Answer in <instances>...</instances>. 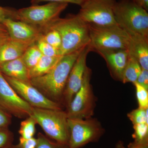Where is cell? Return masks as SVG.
Instances as JSON below:
<instances>
[{"label": "cell", "mask_w": 148, "mask_h": 148, "mask_svg": "<svg viewBox=\"0 0 148 148\" xmlns=\"http://www.w3.org/2000/svg\"><path fill=\"white\" fill-rule=\"evenodd\" d=\"M127 50L129 55L138 61L142 69L148 70V37L129 34Z\"/></svg>", "instance_id": "cell-15"}, {"label": "cell", "mask_w": 148, "mask_h": 148, "mask_svg": "<svg viewBox=\"0 0 148 148\" xmlns=\"http://www.w3.org/2000/svg\"><path fill=\"white\" fill-rule=\"evenodd\" d=\"M97 53L106 61L111 76L114 79L121 82L129 55L127 49L104 51Z\"/></svg>", "instance_id": "cell-14"}, {"label": "cell", "mask_w": 148, "mask_h": 148, "mask_svg": "<svg viewBox=\"0 0 148 148\" xmlns=\"http://www.w3.org/2000/svg\"><path fill=\"white\" fill-rule=\"evenodd\" d=\"M114 12L117 24L127 33L148 37L147 11L132 0H120L116 2Z\"/></svg>", "instance_id": "cell-4"}, {"label": "cell", "mask_w": 148, "mask_h": 148, "mask_svg": "<svg viewBox=\"0 0 148 148\" xmlns=\"http://www.w3.org/2000/svg\"><path fill=\"white\" fill-rule=\"evenodd\" d=\"M82 50L63 56L47 73L31 79V84L48 99L61 104L69 74Z\"/></svg>", "instance_id": "cell-2"}, {"label": "cell", "mask_w": 148, "mask_h": 148, "mask_svg": "<svg viewBox=\"0 0 148 148\" xmlns=\"http://www.w3.org/2000/svg\"><path fill=\"white\" fill-rule=\"evenodd\" d=\"M41 32L55 30L59 33L62 43L59 49L61 56L81 50L90 43L89 26L77 14L60 17L40 29Z\"/></svg>", "instance_id": "cell-1"}, {"label": "cell", "mask_w": 148, "mask_h": 148, "mask_svg": "<svg viewBox=\"0 0 148 148\" xmlns=\"http://www.w3.org/2000/svg\"><path fill=\"white\" fill-rule=\"evenodd\" d=\"M136 82L148 90V70L142 69Z\"/></svg>", "instance_id": "cell-33"}, {"label": "cell", "mask_w": 148, "mask_h": 148, "mask_svg": "<svg viewBox=\"0 0 148 148\" xmlns=\"http://www.w3.org/2000/svg\"><path fill=\"white\" fill-rule=\"evenodd\" d=\"M4 148H19V147H18V145H14L13 144H12L11 145Z\"/></svg>", "instance_id": "cell-39"}, {"label": "cell", "mask_w": 148, "mask_h": 148, "mask_svg": "<svg viewBox=\"0 0 148 148\" xmlns=\"http://www.w3.org/2000/svg\"><path fill=\"white\" fill-rule=\"evenodd\" d=\"M35 44L39 49L43 55L48 56H61L59 50L53 47L40 37Z\"/></svg>", "instance_id": "cell-26"}, {"label": "cell", "mask_w": 148, "mask_h": 148, "mask_svg": "<svg viewBox=\"0 0 148 148\" xmlns=\"http://www.w3.org/2000/svg\"><path fill=\"white\" fill-rule=\"evenodd\" d=\"M10 39L8 32H0V46Z\"/></svg>", "instance_id": "cell-36"}, {"label": "cell", "mask_w": 148, "mask_h": 148, "mask_svg": "<svg viewBox=\"0 0 148 148\" xmlns=\"http://www.w3.org/2000/svg\"><path fill=\"white\" fill-rule=\"evenodd\" d=\"M7 18L17 20V10L0 6V23L2 24L3 21Z\"/></svg>", "instance_id": "cell-29"}, {"label": "cell", "mask_w": 148, "mask_h": 148, "mask_svg": "<svg viewBox=\"0 0 148 148\" xmlns=\"http://www.w3.org/2000/svg\"><path fill=\"white\" fill-rule=\"evenodd\" d=\"M14 140V135L8 127H0V148L11 145Z\"/></svg>", "instance_id": "cell-28"}, {"label": "cell", "mask_w": 148, "mask_h": 148, "mask_svg": "<svg viewBox=\"0 0 148 148\" xmlns=\"http://www.w3.org/2000/svg\"><path fill=\"white\" fill-rule=\"evenodd\" d=\"M91 74V69L87 67L81 87L66 107L68 118L85 119L94 115L97 99L90 84Z\"/></svg>", "instance_id": "cell-7"}, {"label": "cell", "mask_w": 148, "mask_h": 148, "mask_svg": "<svg viewBox=\"0 0 148 148\" xmlns=\"http://www.w3.org/2000/svg\"><path fill=\"white\" fill-rule=\"evenodd\" d=\"M36 148H69L68 145L53 142L41 132L38 134Z\"/></svg>", "instance_id": "cell-25"}, {"label": "cell", "mask_w": 148, "mask_h": 148, "mask_svg": "<svg viewBox=\"0 0 148 148\" xmlns=\"http://www.w3.org/2000/svg\"><path fill=\"white\" fill-rule=\"evenodd\" d=\"M133 128V142L138 144L148 143V124L143 123L134 125Z\"/></svg>", "instance_id": "cell-22"}, {"label": "cell", "mask_w": 148, "mask_h": 148, "mask_svg": "<svg viewBox=\"0 0 148 148\" xmlns=\"http://www.w3.org/2000/svg\"><path fill=\"white\" fill-rule=\"evenodd\" d=\"M0 106L18 119L31 116L33 107L18 95L0 72Z\"/></svg>", "instance_id": "cell-10"}, {"label": "cell", "mask_w": 148, "mask_h": 148, "mask_svg": "<svg viewBox=\"0 0 148 148\" xmlns=\"http://www.w3.org/2000/svg\"><path fill=\"white\" fill-rule=\"evenodd\" d=\"M136 88V96L139 105L138 108H148V90L135 82L133 83Z\"/></svg>", "instance_id": "cell-27"}, {"label": "cell", "mask_w": 148, "mask_h": 148, "mask_svg": "<svg viewBox=\"0 0 148 148\" xmlns=\"http://www.w3.org/2000/svg\"><path fill=\"white\" fill-rule=\"evenodd\" d=\"M0 72L14 79L30 82L29 70L21 57L0 64Z\"/></svg>", "instance_id": "cell-16"}, {"label": "cell", "mask_w": 148, "mask_h": 148, "mask_svg": "<svg viewBox=\"0 0 148 148\" xmlns=\"http://www.w3.org/2000/svg\"><path fill=\"white\" fill-rule=\"evenodd\" d=\"M137 5L146 10H148V0H132Z\"/></svg>", "instance_id": "cell-34"}, {"label": "cell", "mask_w": 148, "mask_h": 148, "mask_svg": "<svg viewBox=\"0 0 148 148\" xmlns=\"http://www.w3.org/2000/svg\"><path fill=\"white\" fill-rule=\"evenodd\" d=\"M37 138H33L29 139H24L20 137L18 146L19 148H36Z\"/></svg>", "instance_id": "cell-31"}, {"label": "cell", "mask_w": 148, "mask_h": 148, "mask_svg": "<svg viewBox=\"0 0 148 148\" xmlns=\"http://www.w3.org/2000/svg\"><path fill=\"white\" fill-rule=\"evenodd\" d=\"M30 45L9 39L0 46V64L20 58Z\"/></svg>", "instance_id": "cell-17"}, {"label": "cell", "mask_w": 148, "mask_h": 148, "mask_svg": "<svg viewBox=\"0 0 148 148\" xmlns=\"http://www.w3.org/2000/svg\"><path fill=\"white\" fill-rule=\"evenodd\" d=\"M115 148H128L124 146V143L123 142L121 141H119V142L117 143L115 147Z\"/></svg>", "instance_id": "cell-37"}, {"label": "cell", "mask_w": 148, "mask_h": 148, "mask_svg": "<svg viewBox=\"0 0 148 148\" xmlns=\"http://www.w3.org/2000/svg\"><path fill=\"white\" fill-rule=\"evenodd\" d=\"M91 51L89 45L84 48L70 72L62 98V103L67 107L82 85L86 66V58Z\"/></svg>", "instance_id": "cell-12"}, {"label": "cell", "mask_w": 148, "mask_h": 148, "mask_svg": "<svg viewBox=\"0 0 148 148\" xmlns=\"http://www.w3.org/2000/svg\"><path fill=\"white\" fill-rule=\"evenodd\" d=\"M67 3L49 2L44 5H32L17 10V20L40 29L59 18L68 6Z\"/></svg>", "instance_id": "cell-8"}, {"label": "cell", "mask_w": 148, "mask_h": 148, "mask_svg": "<svg viewBox=\"0 0 148 148\" xmlns=\"http://www.w3.org/2000/svg\"><path fill=\"white\" fill-rule=\"evenodd\" d=\"M12 119V115L0 106V127H8Z\"/></svg>", "instance_id": "cell-30"}, {"label": "cell", "mask_w": 148, "mask_h": 148, "mask_svg": "<svg viewBox=\"0 0 148 148\" xmlns=\"http://www.w3.org/2000/svg\"><path fill=\"white\" fill-rule=\"evenodd\" d=\"M36 121L32 116L25 118L20 123L18 131L20 137L24 139L34 138L36 133Z\"/></svg>", "instance_id": "cell-21"}, {"label": "cell", "mask_w": 148, "mask_h": 148, "mask_svg": "<svg viewBox=\"0 0 148 148\" xmlns=\"http://www.w3.org/2000/svg\"><path fill=\"white\" fill-rule=\"evenodd\" d=\"M3 76L18 95L32 107L63 110L61 104L47 98L31 83L14 79L4 75Z\"/></svg>", "instance_id": "cell-11"}, {"label": "cell", "mask_w": 148, "mask_h": 148, "mask_svg": "<svg viewBox=\"0 0 148 148\" xmlns=\"http://www.w3.org/2000/svg\"><path fill=\"white\" fill-rule=\"evenodd\" d=\"M0 32H8L5 26L2 23H0Z\"/></svg>", "instance_id": "cell-38"}, {"label": "cell", "mask_w": 148, "mask_h": 148, "mask_svg": "<svg viewBox=\"0 0 148 148\" xmlns=\"http://www.w3.org/2000/svg\"><path fill=\"white\" fill-rule=\"evenodd\" d=\"M142 70L138 61L134 57L128 55L127 63L123 73L121 82L124 84L134 83L137 81Z\"/></svg>", "instance_id": "cell-19"}, {"label": "cell", "mask_w": 148, "mask_h": 148, "mask_svg": "<svg viewBox=\"0 0 148 148\" xmlns=\"http://www.w3.org/2000/svg\"><path fill=\"white\" fill-rule=\"evenodd\" d=\"M91 51L127 49L129 35L118 24L98 26L88 24Z\"/></svg>", "instance_id": "cell-5"}, {"label": "cell", "mask_w": 148, "mask_h": 148, "mask_svg": "<svg viewBox=\"0 0 148 148\" xmlns=\"http://www.w3.org/2000/svg\"><path fill=\"white\" fill-rule=\"evenodd\" d=\"M128 148H148V143L144 144H138L132 142L127 146Z\"/></svg>", "instance_id": "cell-35"}, {"label": "cell", "mask_w": 148, "mask_h": 148, "mask_svg": "<svg viewBox=\"0 0 148 148\" xmlns=\"http://www.w3.org/2000/svg\"><path fill=\"white\" fill-rule=\"evenodd\" d=\"M70 130L69 148H80L89 143L98 142L105 130L96 118H68Z\"/></svg>", "instance_id": "cell-6"}, {"label": "cell", "mask_w": 148, "mask_h": 148, "mask_svg": "<svg viewBox=\"0 0 148 148\" xmlns=\"http://www.w3.org/2000/svg\"><path fill=\"white\" fill-rule=\"evenodd\" d=\"M41 37L47 42L59 50L61 48L62 41L60 34L55 30H48L42 32Z\"/></svg>", "instance_id": "cell-23"}, {"label": "cell", "mask_w": 148, "mask_h": 148, "mask_svg": "<svg viewBox=\"0 0 148 148\" xmlns=\"http://www.w3.org/2000/svg\"><path fill=\"white\" fill-rule=\"evenodd\" d=\"M62 56L42 55L36 65L29 70L30 79L41 76L47 73L57 64Z\"/></svg>", "instance_id": "cell-18"}, {"label": "cell", "mask_w": 148, "mask_h": 148, "mask_svg": "<svg viewBox=\"0 0 148 148\" xmlns=\"http://www.w3.org/2000/svg\"><path fill=\"white\" fill-rule=\"evenodd\" d=\"M148 108H138L128 113L127 117L132 122L133 125L143 123L148 124Z\"/></svg>", "instance_id": "cell-24"}, {"label": "cell", "mask_w": 148, "mask_h": 148, "mask_svg": "<svg viewBox=\"0 0 148 148\" xmlns=\"http://www.w3.org/2000/svg\"><path fill=\"white\" fill-rule=\"evenodd\" d=\"M2 24L6 28L11 39L19 42L32 45L42 35L39 28L22 21L7 18Z\"/></svg>", "instance_id": "cell-13"}, {"label": "cell", "mask_w": 148, "mask_h": 148, "mask_svg": "<svg viewBox=\"0 0 148 148\" xmlns=\"http://www.w3.org/2000/svg\"><path fill=\"white\" fill-rule=\"evenodd\" d=\"M116 0H84L77 15L88 24L108 26L117 24L114 8Z\"/></svg>", "instance_id": "cell-9"}, {"label": "cell", "mask_w": 148, "mask_h": 148, "mask_svg": "<svg viewBox=\"0 0 148 148\" xmlns=\"http://www.w3.org/2000/svg\"><path fill=\"white\" fill-rule=\"evenodd\" d=\"M42 55L35 43L28 47L21 57L27 68L30 70L36 65Z\"/></svg>", "instance_id": "cell-20"}, {"label": "cell", "mask_w": 148, "mask_h": 148, "mask_svg": "<svg viewBox=\"0 0 148 148\" xmlns=\"http://www.w3.org/2000/svg\"><path fill=\"white\" fill-rule=\"evenodd\" d=\"M84 0H31L32 5H38L40 3L43 2H58L72 3L80 6Z\"/></svg>", "instance_id": "cell-32"}, {"label": "cell", "mask_w": 148, "mask_h": 148, "mask_svg": "<svg viewBox=\"0 0 148 148\" xmlns=\"http://www.w3.org/2000/svg\"><path fill=\"white\" fill-rule=\"evenodd\" d=\"M31 116L46 136L56 142L69 145L70 130L66 111L33 107Z\"/></svg>", "instance_id": "cell-3"}]
</instances>
